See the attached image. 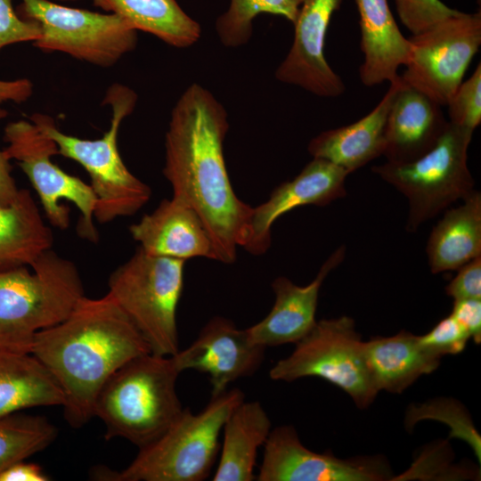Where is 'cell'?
<instances>
[{
  "instance_id": "obj_1",
  "label": "cell",
  "mask_w": 481,
  "mask_h": 481,
  "mask_svg": "<svg viewBox=\"0 0 481 481\" xmlns=\"http://www.w3.org/2000/svg\"><path fill=\"white\" fill-rule=\"evenodd\" d=\"M227 112L205 87L193 83L174 106L165 138L163 175L173 196L192 208L212 240L215 260L232 264L244 249L253 207L235 193L225 165Z\"/></svg>"
},
{
  "instance_id": "obj_2",
  "label": "cell",
  "mask_w": 481,
  "mask_h": 481,
  "mask_svg": "<svg viewBox=\"0 0 481 481\" xmlns=\"http://www.w3.org/2000/svg\"><path fill=\"white\" fill-rule=\"evenodd\" d=\"M30 353L60 386L66 421L82 428L94 417L95 398L107 379L151 348L110 293L83 296L61 322L36 334Z\"/></svg>"
},
{
  "instance_id": "obj_3",
  "label": "cell",
  "mask_w": 481,
  "mask_h": 481,
  "mask_svg": "<svg viewBox=\"0 0 481 481\" xmlns=\"http://www.w3.org/2000/svg\"><path fill=\"white\" fill-rule=\"evenodd\" d=\"M179 374L171 356L152 353L118 368L94 404V417L106 428L105 438L121 437L139 449L159 438L183 410L176 393Z\"/></svg>"
},
{
  "instance_id": "obj_4",
  "label": "cell",
  "mask_w": 481,
  "mask_h": 481,
  "mask_svg": "<svg viewBox=\"0 0 481 481\" xmlns=\"http://www.w3.org/2000/svg\"><path fill=\"white\" fill-rule=\"evenodd\" d=\"M136 101L133 89L112 84L102 100L112 112L110 126L102 137L94 140L64 134L47 114L34 113L29 118L55 142L58 155L77 162L87 172L96 197L94 218L99 224L135 215L151 196L150 186L126 167L118 146L121 123L134 111Z\"/></svg>"
},
{
  "instance_id": "obj_5",
  "label": "cell",
  "mask_w": 481,
  "mask_h": 481,
  "mask_svg": "<svg viewBox=\"0 0 481 481\" xmlns=\"http://www.w3.org/2000/svg\"><path fill=\"white\" fill-rule=\"evenodd\" d=\"M244 400L238 388L211 397L199 413L183 408L155 441L140 448L124 469L94 470L110 481H201L208 478L220 450L219 436L232 410Z\"/></svg>"
},
{
  "instance_id": "obj_6",
  "label": "cell",
  "mask_w": 481,
  "mask_h": 481,
  "mask_svg": "<svg viewBox=\"0 0 481 481\" xmlns=\"http://www.w3.org/2000/svg\"><path fill=\"white\" fill-rule=\"evenodd\" d=\"M83 296L76 264L52 249L31 266L0 271V345L30 353L36 334L63 321Z\"/></svg>"
},
{
  "instance_id": "obj_7",
  "label": "cell",
  "mask_w": 481,
  "mask_h": 481,
  "mask_svg": "<svg viewBox=\"0 0 481 481\" xmlns=\"http://www.w3.org/2000/svg\"><path fill=\"white\" fill-rule=\"evenodd\" d=\"M184 264V260L153 256L138 247L109 277L108 293L143 335L152 354L172 356L179 350L176 313Z\"/></svg>"
},
{
  "instance_id": "obj_8",
  "label": "cell",
  "mask_w": 481,
  "mask_h": 481,
  "mask_svg": "<svg viewBox=\"0 0 481 481\" xmlns=\"http://www.w3.org/2000/svg\"><path fill=\"white\" fill-rule=\"evenodd\" d=\"M472 135L448 121L437 143L420 158L401 163L387 161L371 167L407 198L409 232H415L424 222L474 190L475 182L467 163Z\"/></svg>"
},
{
  "instance_id": "obj_9",
  "label": "cell",
  "mask_w": 481,
  "mask_h": 481,
  "mask_svg": "<svg viewBox=\"0 0 481 481\" xmlns=\"http://www.w3.org/2000/svg\"><path fill=\"white\" fill-rule=\"evenodd\" d=\"M4 141L7 145L3 151L30 181L49 224L60 230L69 228L70 208L62 200L72 202L80 213L78 236L96 243L99 233L94 223L95 194L90 184L64 172L52 160L58 155L55 142L29 119L9 122L4 130Z\"/></svg>"
},
{
  "instance_id": "obj_10",
  "label": "cell",
  "mask_w": 481,
  "mask_h": 481,
  "mask_svg": "<svg viewBox=\"0 0 481 481\" xmlns=\"http://www.w3.org/2000/svg\"><path fill=\"white\" fill-rule=\"evenodd\" d=\"M273 380L322 379L351 396L359 408L368 407L378 395L366 366L363 342L348 316L316 322L294 351L270 370Z\"/></svg>"
},
{
  "instance_id": "obj_11",
  "label": "cell",
  "mask_w": 481,
  "mask_h": 481,
  "mask_svg": "<svg viewBox=\"0 0 481 481\" xmlns=\"http://www.w3.org/2000/svg\"><path fill=\"white\" fill-rule=\"evenodd\" d=\"M25 19L37 21L39 50L61 52L102 68L116 64L137 45V30L114 13H100L49 0H22Z\"/></svg>"
},
{
  "instance_id": "obj_12",
  "label": "cell",
  "mask_w": 481,
  "mask_h": 481,
  "mask_svg": "<svg viewBox=\"0 0 481 481\" xmlns=\"http://www.w3.org/2000/svg\"><path fill=\"white\" fill-rule=\"evenodd\" d=\"M408 41L402 80L446 106L481 45V13L454 10Z\"/></svg>"
},
{
  "instance_id": "obj_13",
  "label": "cell",
  "mask_w": 481,
  "mask_h": 481,
  "mask_svg": "<svg viewBox=\"0 0 481 481\" xmlns=\"http://www.w3.org/2000/svg\"><path fill=\"white\" fill-rule=\"evenodd\" d=\"M257 481H380L392 477L384 461L374 457L341 460L305 447L291 426L271 430Z\"/></svg>"
},
{
  "instance_id": "obj_14",
  "label": "cell",
  "mask_w": 481,
  "mask_h": 481,
  "mask_svg": "<svg viewBox=\"0 0 481 481\" xmlns=\"http://www.w3.org/2000/svg\"><path fill=\"white\" fill-rule=\"evenodd\" d=\"M265 351V347L249 339L246 329H239L225 317L215 316L188 347L171 357L180 373L194 370L207 374L214 397L224 392L230 383L252 376L262 365Z\"/></svg>"
},
{
  "instance_id": "obj_15",
  "label": "cell",
  "mask_w": 481,
  "mask_h": 481,
  "mask_svg": "<svg viewBox=\"0 0 481 481\" xmlns=\"http://www.w3.org/2000/svg\"><path fill=\"white\" fill-rule=\"evenodd\" d=\"M343 0H302L292 45L275 71L285 84L299 86L320 97H338L345 91L339 76L324 57V43L332 14Z\"/></svg>"
},
{
  "instance_id": "obj_16",
  "label": "cell",
  "mask_w": 481,
  "mask_h": 481,
  "mask_svg": "<svg viewBox=\"0 0 481 481\" xmlns=\"http://www.w3.org/2000/svg\"><path fill=\"white\" fill-rule=\"evenodd\" d=\"M348 175L328 160L314 158L295 178L278 185L267 200L253 208L244 249L263 255L271 246V229L280 216L302 206H326L346 196Z\"/></svg>"
},
{
  "instance_id": "obj_17",
  "label": "cell",
  "mask_w": 481,
  "mask_h": 481,
  "mask_svg": "<svg viewBox=\"0 0 481 481\" xmlns=\"http://www.w3.org/2000/svg\"><path fill=\"white\" fill-rule=\"evenodd\" d=\"M345 256L346 248H338L306 286H298L284 276L275 278L272 283L274 304L264 319L246 329L249 339L265 348L302 339L317 322L315 313L323 281Z\"/></svg>"
},
{
  "instance_id": "obj_18",
  "label": "cell",
  "mask_w": 481,
  "mask_h": 481,
  "mask_svg": "<svg viewBox=\"0 0 481 481\" xmlns=\"http://www.w3.org/2000/svg\"><path fill=\"white\" fill-rule=\"evenodd\" d=\"M132 238L144 252L186 260H215L212 240L196 211L172 197L160 201L151 213L129 226Z\"/></svg>"
},
{
  "instance_id": "obj_19",
  "label": "cell",
  "mask_w": 481,
  "mask_h": 481,
  "mask_svg": "<svg viewBox=\"0 0 481 481\" xmlns=\"http://www.w3.org/2000/svg\"><path fill=\"white\" fill-rule=\"evenodd\" d=\"M441 107L401 78L386 122L387 161L409 162L428 152L448 126Z\"/></svg>"
},
{
  "instance_id": "obj_20",
  "label": "cell",
  "mask_w": 481,
  "mask_h": 481,
  "mask_svg": "<svg viewBox=\"0 0 481 481\" xmlns=\"http://www.w3.org/2000/svg\"><path fill=\"white\" fill-rule=\"evenodd\" d=\"M400 82V76L389 82L381 101L366 116L314 137L307 147L313 158L328 160L350 174L383 155L387 118Z\"/></svg>"
},
{
  "instance_id": "obj_21",
  "label": "cell",
  "mask_w": 481,
  "mask_h": 481,
  "mask_svg": "<svg viewBox=\"0 0 481 481\" xmlns=\"http://www.w3.org/2000/svg\"><path fill=\"white\" fill-rule=\"evenodd\" d=\"M361 29V50L363 61L360 78L367 86L391 82L405 65L410 43L401 33L390 11L387 0H355Z\"/></svg>"
},
{
  "instance_id": "obj_22",
  "label": "cell",
  "mask_w": 481,
  "mask_h": 481,
  "mask_svg": "<svg viewBox=\"0 0 481 481\" xmlns=\"http://www.w3.org/2000/svg\"><path fill=\"white\" fill-rule=\"evenodd\" d=\"M363 353L376 389L390 393H402L421 375L434 371L442 358L405 330L363 342Z\"/></svg>"
},
{
  "instance_id": "obj_23",
  "label": "cell",
  "mask_w": 481,
  "mask_h": 481,
  "mask_svg": "<svg viewBox=\"0 0 481 481\" xmlns=\"http://www.w3.org/2000/svg\"><path fill=\"white\" fill-rule=\"evenodd\" d=\"M462 201L445 209L429 234L426 252L433 273L458 270L481 256V193L474 189Z\"/></svg>"
},
{
  "instance_id": "obj_24",
  "label": "cell",
  "mask_w": 481,
  "mask_h": 481,
  "mask_svg": "<svg viewBox=\"0 0 481 481\" xmlns=\"http://www.w3.org/2000/svg\"><path fill=\"white\" fill-rule=\"evenodd\" d=\"M271 430V420L259 402L240 403L224 424L220 457L213 480H256L257 451Z\"/></svg>"
},
{
  "instance_id": "obj_25",
  "label": "cell",
  "mask_w": 481,
  "mask_h": 481,
  "mask_svg": "<svg viewBox=\"0 0 481 481\" xmlns=\"http://www.w3.org/2000/svg\"><path fill=\"white\" fill-rule=\"evenodd\" d=\"M63 404L60 386L31 353L0 345V417Z\"/></svg>"
},
{
  "instance_id": "obj_26",
  "label": "cell",
  "mask_w": 481,
  "mask_h": 481,
  "mask_svg": "<svg viewBox=\"0 0 481 481\" xmlns=\"http://www.w3.org/2000/svg\"><path fill=\"white\" fill-rule=\"evenodd\" d=\"M53 241L29 190L20 189L11 205L0 206V271L31 266Z\"/></svg>"
},
{
  "instance_id": "obj_27",
  "label": "cell",
  "mask_w": 481,
  "mask_h": 481,
  "mask_svg": "<svg viewBox=\"0 0 481 481\" xmlns=\"http://www.w3.org/2000/svg\"><path fill=\"white\" fill-rule=\"evenodd\" d=\"M93 3L120 16L137 31L151 34L174 47L192 46L200 37V24L176 0H93Z\"/></svg>"
},
{
  "instance_id": "obj_28",
  "label": "cell",
  "mask_w": 481,
  "mask_h": 481,
  "mask_svg": "<svg viewBox=\"0 0 481 481\" xmlns=\"http://www.w3.org/2000/svg\"><path fill=\"white\" fill-rule=\"evenodd\" d=\"M57 436L45 418L20 414L0 417V473L48 447Z\"/></svg>"
},
{
  "instance_id": "obj_29",
  "label": "cell",
  "mask_w": 481,
  "mask_h": 481,
  "mask_svg": "<svg viewBox=\"0 0 481 481\" xmlns=\"http://www.w3.org/2000/svg\"><path fill=\"white\" fill-rule=\"evenodd\" d=\"M302 0H231L228 10L216 22L221 43L226 47H239L252 35V22L260 13L280 15L295 22Z\"/></svg>"
},
{
  "instance_id": "obj_30",
  "label": "cell",
  "mask_w": 481,
  "mask_h": 481,
  "mask_svg": "<svg viewBox=\"0 0 481 481\" xmlns=\"http://www.w3.org/2000/svg\"><path fill=\"white\" fill-rule=\"evenodd\" d=\"M407 422L410 426L421 419H436L451 427V435L465 440L473 449L480 462L481 440L469 416L461 405L450 400L434 401L421 407H412L408 412Z\"/></svg>"
},
{
  "instance_id": "obj_31",
  "label": "cell",
  "mask_w": 481,
  "mask_h": 481,
  "mask_svg": "<svg viewBox=\"0 0 481 481\" xmlns=\"http://www.w3.org/2000/svg\"><path fill=\"white\" fill-rule=\"evenodd\" d=\"M449 122L471 132L481 122V64L462 81L448 101Z\"/></svg>"
},
{
  "instance_id": "obj_32",
  "label": "cell",
  "mask_w": 481,
  "mask_h": 481,
  "mask_svg": "<svg viewBox=\"0 0 481 481\" xmlns=\"http://www.w3.org/2000/svg\"><path fill=\"white\" fill-rule=\"evenodd\" d=\"M428 350L443 357L462 352L470 338L467 330L450 314L442 319L427 334L419 336Z\"/></svg>"
},
{
  "instance_id": "obj_33",
  "label": "cell",
  "mask_w": 481,
  "mask_h": 481,
  "mask_svg": "<svg viewBox=\"0 0 481 481\" xmlns=\"http://www.w3.org/2000/svg\"><path fill=\"white\" fill-rule=\"evenodd\" d=\"M40 37L37 21L19 17L12 0H0V51L13 44L34 42Z\"/></svg>"
},
{
  "instance_id": "obj_34",
  "label": "cell",
  "mask_w": 481,
  "mask_h": 481,
  "mask_svg": "<svg viewBox=\"0 0 481 481\" xmlns=\"http://www.w3.org/2000/svg\"><path fill=\"white\" fill-rule=\"evenodd\" d=\"M456 276L448 283L445 291L456 299H481V256L458 270Z\"/></svg>"
},
{
  "instance_id": "obj_35",
  "label": "cell",
  "mask_w": 481,
  "mask_h": 481,
  "mask_svg": "<svg viewBox=\"0 0 481 481\" xmlns=\"http://www.w3.org/2000/svg\"><path fill=\"white\" fill-rule=\"evenodd\" d=\"M451 315L467 330L475 343L481 342V299H456Z\"/></svg>"
},
{
  "instance_id": "obj_36",
  "label": "cell",
  "mask_w": 481,
  "mask_h": 481,
  "mask_svg": "<svg viewBox=\"0 0 481 481\" xmlns=\"http://www.w3.org/2000/svg\"><path fill=\"white\" fill-rule=\"evenodd\" d=\"M7 115V110L0 107V120ZM10 161L4 151H0V206L11 205L20 192L12 174V168Z\"/></svg>"
},
{
  "instance_id": "obj_37",
  "label": "cell",
  "mask_w": 481,
  "mask_h": 481,
  "mask_svg": "<svg viewBox=\"0 0 481 481\" xmlns=\"http://www.w3.org/2000/svg\"><path fill=\"white\" fill-rule=\"evenodd\" d=\"M50 477L43 469L26 460L18 461L0 473V481H48Z\"/></svg>"
},
{
  "instance_id": "obj_38",
  "label": "cell",
  "mask_w": 481,
  "mask_h": 481,
  "mask_svg": "<svg viewBox=\"0 0 481 481\" xmlns=\"http://www.w3.org/2000/svg\"><path fill=\"white\" fill-rule=\"evenodd\" d=\"M33 90V83L28 78L0 79V107L9 102L20 104L28 101Z\"/></svg>"
},
{
  "instance_id": "obj_39",
  "label": "cell",
  "mask_w": 481,
  "mask_h": 481,
  "mask_svg": "<svg viewBox=\"0 0 481 481\" xmlns=\"http://www.w3.org/2000/svg\"><path fill=\"white\" fill-rule=\"evenodd\" d=\"M399 14H418L429 11L440 3L439 0H395Z\"/></svg>"
},
{
  "instance_id": "obj_40",
  "label": "cell",
  "mask_w": 481,
  "mask_h": 481,
  "mask_svg": "<svg viewBox=\"0 0 481 481\" xmlns=\"http://www.w3.org/2000/svg\"><path fill=\"white\" fill-rule=\"evenodd\" d=\"M57 1H74V0H57Z\"/></svg>"
}]
</instances>
